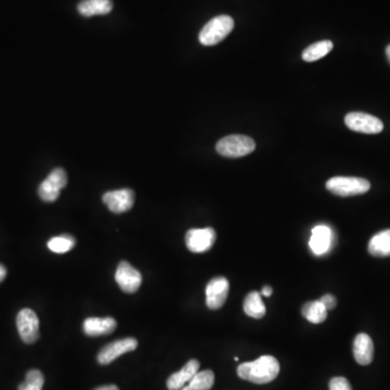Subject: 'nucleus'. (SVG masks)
I'll return each mask as SVG.
<instances>
[{
	"mask_svg": "<svg viewBox=\"0 0 390 390\" xmlns=\"http://www.w3.org/2000/svg\"><path fill=\"white\" fill-rule=\"evenodd\" d=\"M280 363L272 356H263L255 361L245 362L237 367L239 378L254 384H268L278 377Z\"/></svg>",
	"mask_w": 390,
	"mask_h": 390,
	"instance_id": "f257e3e1",
	"label": "nucleus"
},
{
	"mask_svg": "<svg viewBox=\"0 0 390 390\" xmlns=\"http://www.w3.org/2000/svg\"><path fill=\"white\" fill-rule=\"evenodd\" d=\"M233 29L234 21L231 16L224 14L218 16L205 24L198 35V39L204 46H215L222 42Z\"/></svg>",
	"mask_w": 390,
	"mask_h": 390,
	"instance_id": "f03ea898",
	"label": "nucleus"
},
{
	"mask_svg": "<svg viewBox=\"0 0 390 390\" xmlns=\"http://www.w3.org/2000/svg\"><path fill=\"white\" fill-rule=\"evenodd\" d=\"M256 143L250 137L243 135H226L217 142L216 150L220 155L237 159L255 151Z\"/></svg>",
	"mask_w": 390,
	"mask_h": 390,
	"instance_id": "7ed1b4c3",
	"label": "nucleus"
},
{
	"mask_svg": "<svg viewBox=\"0 0 390 390\" xmlns=\"http://www.w3.org/2000/svg\"><path fill=\"white\" fill-rule=\"evenodd\" d=\"M371 185L367 179L359 177H338L330 178L326 182V189L338 196H354L364 194L369 190Z\"/></svg>",
	"mask_w": 390,
	"mask_h": 390,
	"instance_id": "20e7f679",
	"label": "nucleus"
},
{
	"mask_svg": "<svg viewBox=\"0 0 390 390\" xmlns=\"http://www.w3.org/2000/svg\"><path fill=\"white\" fill-rule=\"evenodd\" d=\"M68 185V176L64 169L55 168L48 174V177L40 183L38 187L39 198L44 202L52 203L57 200L61 190Z\"/></svg>",
	"mask_w": 390,
	"mask_h": 390,
	"instance_id": "39448f33",
	"label": "nucleus"
},
{
	"mask_svg": "<svg viewBox=\"0 0 390 390\" xmlns=\"http://www.w3.org/2000/svg\"><path fill=\"white\" fill-rule=\"evenodd\" d=\"M345 124L349 129L356 133H382L384 124L382 120L373 115L362 112H351L345 116Z\"/></svg>",
	"mask_w": 390,
	"mask_h": 390,
	"instance_id": "423d86ee",
	"label": "nucleus"
},
{
	"mask_svg": "<svg viewBox=\"0 0 390 390\" xmlns=\"http://www.w3.org/2000/svg\"><path fill=\"white\" fill-rule=\"evenodd\" d=\"M216 239V231L213 228L191 229L185 234V244L190 252L200 254L211 250Z\"/></svg>",
	"mask_w": 390,
	"mask_h": 390,
	"instance_id": "0eeeda50",
	"label": "nucleus"
},
{
	"mask_svg": "<svg viewBox=\"0 0 390 390\" xmlns=\"http://www.w3.org/2000/svg\"><path fill=\"white\" fill-rule=\"evenodd\" d=\"M115 281L122 291L127 294H133L138 291L142 283V276L127 261H120L115 272Z\"/></svg>",
	"mask_w": 390,
	"mask_h": 390,
	"instance_id": "6e6552de",
	"label": "nucleus"
},
{
	"mask_svg": "<svg viewBox=\"0 0 390 390\" xmlns=\"http://www.w3.org/2000/svg\"><path fill=\"white\" fill-rule=\"evenodd\" d=\"M138 347V341L133 337H126L113 343H107V346L100 350L98 354V362L101 365L112 363L118 356L133 351Z\"/></svg>",
	"mask_w": 390,
	"mask_h": 390,
	"instance_id": "1a4fd4ad",
	"label": "nucleus"
},
{
	"mask_svg": "<svg viewBox=\"0 0 390 390\" xmlns=\"http://www.w3.org/2000/svg\"><path fill=\"white\" fill-rule=\"evenodd\" d=\"M229 281L224 276L211 278L206 286V304L211 310L220 309L229 295Z\"/></svg>",
	"mask_w": 390,
	"mask_h": 390,
	"instance_id": "9d476101",
	"label": "nucleus"
},
{
	"mask_svg": "<svg viewBox=\"0 0 390 390\" xmlns=\"http://www.w3.org/2000/svg\"><path fill=\"white\" fill-rule=\"evenodd\" d=\"M16 326L22 341L33 343L39 337V320L36 313L31 309H22L16 317Z\"/></svg>",
	"mask_w": 390,
	"mask_h": 390,
	"instance_id": "9b49d317",
	"label": "nucleus"
},
{
	"mask_svg": "<svg viewBox=\"0 0 390 390\" xmlns=\"http://www.w3.org/2000/svg\"><path fill=\"white\" fill-rule=\"evenodd\" d=\"M103 203L114 213L130 211L135 203V193L130 189L109 191L102 196Z\"/></svg>",
	"mask_w": 390,
	"mask_h": 390,
	"instance_id": "f8f14e48",
	"label": "nucleus"
},
{
	"mask_svg": "<svg viewBox=\"0 0 390 390\" xmlns=\"http://www.w3.org/2000/svg\"><path fill=\"white\" fill-rule=\"evenodd\" d=\"M333 244L334 232L330 226L319 224L312 229L309 246L315 255H324L332 248Z\"/></svg>",
	"mask_w": 390,
	"mask_h": 390,
	"instance_id": "ddd939ff",
	"label": "nucleus"
},
{
	"mask_svg": "<svg viewBox=\"0 0 390 390\" xmlns=\"http://www.w3.org/2000/svg\"><path fill=\"white\" fill-rule=\"evenodd\" d=\"M116 325V321L111 317H87L86 320L83 321V330L87 336L96 337L113 333Z\"/></svg>",
	"mask_w": 390,
	"mask_h": 390,
	"instance_id": "4468645a",
	"label": "nucleus"
},
{
	"mask_svg": "<svg viewBox=\"0 0 390 390\" xmlns=\"http://www.w3.org/2000/svg\"><path fill=\"white\" fill-rule=\"evenodd\" d=\"M198 369H200V362L195 359L190 360L180 371L169 376L167 380V388L168 390L181 389L192 380L193 376L198 372Z\"/></svg>",
	"mask_w": 390,
	"mask_h": 390,
	"instance_id": "2eb2a0df",
	"label": "nucleus"
},
{
	"mask_svg": "<svg viewBox=\"0 0 390 390\" xmlns=\"http://www.w3.org/2000/svg\"><path fill=\"white\" fill-rule=\"evenodd\" d=\"M354 356L360 365H369L374 356V343L367 334L356 335L354 341Z\"/></svg>",
	"mask_w": 390,
	"mask_h": 390,
	"instance_id": "dca6fc26",
	"label": "nucleus"
},
{
	"mask_svg": "<svg viewBox=\"0 0 390 390\" xmlns=\"http://www.w3.org/2000/svg\"><path fill=\"white\" fill-rule=\"evenodd\" d=\"M77 9L83 16H104L112 11L113 3L111 0H83Z\"/></svg>",
	"mask_w": 390,
	"mask_h": 390,
	"instance_id": "f3484780",
	"label": "nucleus"
},
{
	"mask_svg": "<svg viewBox=\"0 0 390 390\" xmlns=\"http://www.w3.org/2000/svg\"><path fill=\"white\" fill-rule=\"evenodd\" d=\"M369 254L375 257H388L390 256V229L378 232L369 239L367 246Z\"/></svg>",
	"mask_w": 390,
	"mask_h": 390,
	"instance_id": "a211bd4d",
	"label": "nucleus"
},
{
	"mask_svg": "<svg viewBox=\"0 0 390 390\" xmlns=\"http://www.w3.org/2000/svg\"><path fill=\"white\" fill-rule=\"evenodd\" d=\"M243 308L248 317L254 319H261L265 317V306L261 299V295L258 291H250V294L245 297Z\"/></svg>",
	"mask_w": 390,
	"mask_h": 390,
	"instance_id": "6ab92c4d",
	"label": "nucleus"
},
{
	"mask_svg": "<svg viewBox=\"0 0 390 390\" xmlns=\"http://www.w3.org/2000/svg\"><path fill=\"white\" fill-rule=\"evenodd\" d=\"M333 47V42L330 40L315 42L302 51V59L306 62H315V61L320 60L325 55H328Z\"/></svg>",
	"mask_w": 390,
	"mask_h": 390,
	"instance_id": "aec40b11",
	"label": "nucleus"
},
{
	"mask_svg": "<svg viewBox=\"0 0 390 390\" xmlns=\"http://www.w3.org/2000/svg\"><path fill=\"white\" fill-rule=\"evenodd\" d=\"M328 312L320 300L306 302L302 309V315L313 324H320L324 322L328 317Z\"/></svg>",
	"mask_w": 390,
	"mask_h": 390,
	"instance_id": "412c9836",
	"label": "nucleus"
},
{
	"mask_svg": "<svg viewBox=\"0 0 390 390\" xmlns=\"http://www.w3.org/2000/svg\"><path fill=\"white\" fill-rule=\"evenodd\" d=\"M215 384V374L211 369L198 372L192 380L180 390H209Z\"/></svg>",
	"mask_w": 390,
	"mask_h": 390,
	"instance_id": "4be33fe9",
	"label": "nucleus"
},
{
	"mask_svg": "<svg viewBox=\"0 0 390 390\" xmlns=\"http://www.w3.org/2000/svg\"><path fill=\"white\" fill-rule=\"evenodd\" d=\"M76 244L75 237L70 234H61L59 237H52L48 242V248L55 254H64L70 252Z\"/></svg>",
	"mask_w": 390,
	"mask_h": 390,
	"instance_id": "5701e85b",
	"label": "nucleus"
},
{
	"mask_svg": "<svg viewBox=\"0 0 390 390\" xmlns=\"http://www.w3.org/2000/svg\"><path fill=\"white\" fill-rule=\"evenodd\" d=\"M44 384V374L39 369H31L26 374L25 382L18 386V390H42Z\"/></svg>",
	"mask_w": 390,
	"mask_h": 390,
	"instance_id": "b1692460",
	"label": "nucleus"
},
{
	"mask_svg": "<svg viewBox=\"0 0 390 390\" xmlns=\"http://www.w3.org/2000/svg\"><path fill=\"white\" fill-rule=\"evenodd\" d=\"M330 390H352V388L345 377H334L330 382Z\"/></svg>",
	"mask_w": 390,
	"mask_h": 390,
	"instance_id": "393cba45",
	"label": "nucleus"
},
{
	"mask_svg": "<svg viewBox=\"0 0 390 390\" xmlns=\"http://www.w3.org/2000/svg\"><path fill=\"white\" fill-rule=\"evenodd\" d=\"M320 302H322L323 306L326 308L328 311L333 310L337 304V300L333 295L325 294L324 296L321 297Z\"/></svg>",
	"mask_w": 390,
	"mask_h": 390,
	"instance_id": "a878e982",
	"label": "nucleus"
},
{
	"mask_svg": "<svg viewBox=\"0 0 390 390\" xmlns=\"http://www.w3.org/2000/svg\"><path fill=\"white\" fill-rule=\"evenodd\" d=\"M261 295L263 296L269 297L272 295V289L271 286H263V289H261Z\"/></svg>",
	"mask_w": 390,
	"mask_h": 390,
	"instance_id": "bb28decb",
	"label": "nucleus"
},
{
	"mask_svg": "<svg viewBox=\"0 0 390 390\" xmlns=\"http://www.w3.org/2000/svg\"><path fill=\"white\" fill-rule=\"evenodd\" d=\"M7 276V269L3 265H0V282H3Z\"/></svg>",
	"mask_w": 390,
	"mask_h": 390,
	"instance_id": "cd10ccee",
	"label": "nucleus"
},
{
	"mask_svg": "<svg viewBox=\"0 0 390 390\" xmlns=\"http://www.w3.org/2000/svg\"><path fill=\"white\" fill-rule=\"evenodd\" d=\"M94 390H120V388L117 387L116 385H107L96 388Z\"/></svg>",
	"mask_w": 390,
	"mask_h": 390,
	"instance_id": "c85d7f7f",
	"label": "nucleus"
},
{
	"mask_svg": "<svg viewBox=\"0 0 390 390\" xmlns=\"http://www.w3.org/2000/svg\"><path fill=\"white\" fill-rule=\"evenodd\" d=\"M386 55H387L388 61H389L390 63V44L386 48Z\"/></svg>",
	"mask_w": 390,
	"mask_h": 390,
	"instance_id": "c756f323",
	"label": "nucleus"
}]
</instances>
